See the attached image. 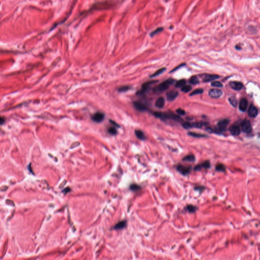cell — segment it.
<instances>
[{"mask_svg":"<svg viewBox=\"0 0 260 260\" xmlns=\"http://www.w3.org/2000/svg\"><path fill=\"white\" fill-rule=\"evenodd\" d=\"M157 82H158L157 81H148V82H147L143 84V85L142 86V88L140 90H139L138 94H139V95H142L144 94L146 91L147 90V89L149 88V86H150L151 84L154 83H156Z\"/></svg>","mask_w":260,"mask_h":260,"instance_id":"9","label":"cell"},{"mask_svg":"<svg viewBox=\"0 0 260 260\" xmlns=\"http://www.w3.org/2000/svg\"><path fill=\"white\" fill-rule=\"evenodd\" d=\"M189 82L190 84H193V85H196V84H197L199 83V81L196 76H194L190 79Z\"/></svg>","mask_w":260,"mask_h":260,"instance_id":"24","label":"cell"},{"mask_svg":"<svg viewBox=\"0 0 260 260\" xmlns=\"http://www.w3.org/2000/svg\"><path fill=\"white\" fill-rule=\"evenodd\" d=\"M176 112L177 113L179 114V115H184L185 114V112L184 110H183V109H181V108H178L176 110Z\"/></svg>","mask_w":260,"mask_h":260,"instance_id":"36","label":"cell"},{"mask_svg":"<svg viewBox=\"0 0 260 260\" xmlns=\"http://www.w3.org/2000/svg\"><path fill=\"white\" fill-rule=\"evenodd\" d=\"M108 133L112 135H115L117 134V131L115 128L110 127L108 130Z\"/></svg>","mask_w":260,"mask_h":260,"instance_id":"32","label":"cell"},{"mask_svg":"<svg viewBox=\"0 0 260 260\" xmlns=\"http://www.w3.org/2000/svg\"><path fill=\"white\" fill-rule=\"evenodd\" d=\"M110 122H111V123H112V124L114 126H116V127H119V125L117 124V123H116L115 121H113V120H110Z\"/></svg>","mask_w":260,"mask_h":260,"instance_id":"39","label":"cell"},{"mask_svg":"<svg viewBox=\"0 0 260 260\" xmlns=\"http://www.w3.org/2000/svg\"><path fill=\"white\" fill-rule=\"evenodd\" d=\"M130 88H131V87L129 86H123L119 89V92H125L126 91L129 90Z\"/></svg>","mask_w":260,"mask_h":260,"instance_id":"34","label":"cell"},{"mask_svg":"<svg viewBox=\"0 0 260 260\" xmlns=\"http://www.w3.org/2000/svg\"><path fill=\"white\" fill-rule=\"evenodd\" d=\"M242 131L246 133H249L252 130L251 122L249 120H244L241 123Z\"/></svg>","mask_w":260,"mask_h":260,"instance_id":"4","label":"cell"},{"mask_svg":"<svg viewBox=\"0 0 260 260\" xmlns=\"http://www.w3.org/2000/svg\"><path fill=\"white\" fill-rule=\"evenodd\" d=\"M166 70V69L165 68H162L159 69V70L156 71V72L155 73H154L153 74H152L151 76V77H156V76H158L159 75H160V74H162V73H163Z\"/></svg>","mask_w":260,"mask_h":260,"instance_id":"27","label":"cell"},{"mask_svg":"<svg viewBox=\"0 0 260 260\" xmlns=\"http://www.w3.org/2000/svg\"><path fill=\"white\" fill-rule=\"evenodd\" d=\"M183 127L184 129H190V128H193L192 123L189 122H187V121L184 122L183 123Z\"/></svg>","mask_w":260,"mask_h":260,"instance_id":"33","label":"cell"},{"mask_svg":"<svg viewBox=\"0 0 260 260\" xmlns=\"http://www.w3.org/2000/svg\"><path fill=\"white\" fill-rule=\"evenodd\" d=\"M258 110L257 108L253 105H251L248 110V114L250 118H255L258 115Z\"/></svg>","mask_w":260,"mask_h":260,"instance_id":"10","label":"cell"},{"mask_svg":"<svg viewBox=\"0 0 260 260\" xmlns=\"http://www.w3.org/2000/svg\"><path fill=\"white\" fill-rule=\"evenodd\" d=\"M248 105V102L245 99H242L239 103V109L242 111H245Z\"/></svg>","mask_w":260,"mask_h":260,"instance_id":"15","label":"cell"},{"mask_svg":"<svg viewBox=\"0 0 260 260\" xmlns=\"http://www.w3.org/2000/svg\"><path fill=\"white\" fill-rule=\"evenodd\" d=\"M185 65V64H181V65H179V66H178V67H177L176 68H175V69H174L173 70H172L171 71V72H174V71H176V70L178 69L179 68H180V67H181L182 66H184V65Z\"/></svg>","mask_w":260,"mask_h":260,"instance_id":"38","label":"cell"},{"mask_svg":"<svg viewBox=\"0 0 260 260\" xmlns=\"http://www.w3.org/2000/svg\"><path fill=\"white\" fill-rule=\"evenodd\" d=\"M198 208L193 205H188L185 207V210L190 213H194L197 211Z\"/></svg>","mask_w":260,"mask_h":260,"instance_id":"18","label":"cell"},{"mask_svg":"<svg viewBox=\"0 0 260 260\" xmlns=\"http://www.w3.org/2000/svg\"><path fill=\"white\" fill-rule=\"evenodd\" d=\"M229 85L232 89L235 90H240L243 87V84L238 81H231L230 82Z\"/></svg>","mask_w":260,"mask_h":260,"instance_id":"8","label":"cell"},{"mask_svg":"<svg viewBox=\"0 0 260 260\" xmlns=\"http://www.w3.org/2000/svg\"><path fill=\"white\" fill-rule=\"evenodd\" d=\"M223 95L222 91L219 89L213 88L209 90V95L212 98H218Z\"/></svg>","mask_w":260,"mask_h":260,"instance_id":"5","label":"cell"},{"mask_svg":"<svg viewBox=\"0 0 260 260\" xmlns=\"http://www.w3.org/2000/svg\"><path fill=\"white\" fill-rule=\"evenodd\" d=\"M134 106L135 108L140 111H145L147 110V107L139 102H135L134 103Z\"/></svg>","mask_w":260,"mask_h":260,"instance_id":"13","label":"cell"},{"mask_svg":"<svg viewBox=\"0 0 260 260\" xmlns=\"http://www.w3.org/2000/svg\"><path fill=\"white\" fill-rule=\"evenodd\" d=\"M188 135L190 136H192V137H196V138H203V137H207V136L205 135L199 134V133H196L195 132H189V133H188Z\"/></svg>","mask_w":260,"mask_h":260,"instance_id":"21","label":"cell"},{"mask_svg":"<svg viewBox=\"0 0 260 260\" xmlns=\"http://www.w3.org/2000/svg\"><path fill=\"white\" fill-rule=\"evenodd\" d=\"M174 80L172 79H167L166 81L162 82L159 85L154 88L153 91L155 93H162L164 91L168 89L170 86L174 82Z\"/></svg>","mask_w":260,"mask_h":260,"instance_id":"1","label":"cell"},{"mask_svg":"<svg viewBox=\"0 0 260 260\" xmlns=\"http://www.w3.org/2000/svg\"><path fill=\"white\" fill-rule=\"evenodd\" d=\"M195 157L193 154H189L185 156L183 159V160L184 162H194L195 161Z\"/></svg>","mask_w":260,"mask_h":260,"instance_id":"20","label":"cell"},{"mask_svg":"<svg viewBox=\"0 0 260 260\" xmlns=\"http://www.w3.org/2000/svg\"><path fill=\"white\" fill-rule=\"evenodd\" d=\"M192 124L193 127L196 128H201L206 125L205 123L203 122H193V123H192Z\"/></svg>","mask_w":260,"mask_h":260,"instance_id":"26","label":"cell"},{"mask_svg":"<svg viewBox=\"0 0 260 260\" xmlns=\"http://www.w3.org/2000/svg\"><path fill=\"white\" fill-rule=\"evenodd\" d=\"M192 87L190 86H184L182 87L181 90L184 93H188L192 90Z\"/></svg>","mask_w":260,"mask_h":260,"instance_id":"29","label":"cell"},{"mask_svg":"<svg viewBox=\"0 0 260 260\" xmlns=\"http://www.w3.org/2000/svg\"><path fill=\"white\" fill-rule=\"evenodd\" d=\"M135 134H136V137H137L140 140H144L146 138L144 133H143L142 131H140V130H136Z\"/></svg>","mask_w":260,"mask_h":260,"instance_id":"19","label":"cell"},{"mask_svg":"<svg viewBox=\"0 0 260 260\" xmlns=\"http://www.w3.org/2000/svg\"><path fill=\"white\" fill-rule=\"evenodd\" d=\"M229 101L231 103V104L234 106V107H236V105H237V100H236V98L235 97H231L229 99Z\"/></svg>","mask_w":260,"mask_h":260,"instance_id":"30","label":"cell"},{"mask_svg":"<svg viewBox=\"0 0 260 260\" xmlns=\"http://www.w3.org/2000/svg\"><path fill=\"white\" fill-rule=\"evenodd\" d=\"M130 189L132 191L136 192V191H140L141 189V187L137 184H134L130 186Z\"/></svg>","mask_w":260,"mask_h":260,"instance_id":"22","label":"cell"},{"mask_svg":"<svg viewBox=\"0 0 260 260\" xmlns=\"http://www.w3.org/2000/svg\"><path fill=\"white\" fill-rule=\"evenodd\" d=\"M216 169L217 171L225 172V171H226V167H225V166L224 164H221V163H219V164H217L216 165Z\"/></svg>","mask_w":260,"mask_h":260,"instance_id":"23","label":"cell"},{"mask_svg":"<svg viewBox=\"0 0 260 260\" xmlns=\"http://www.w3.org/2000/svg\"><path fill=\"white\" fill-rule=\"evenodd\" d=\"M203 92H204V90L202 88H199V89H195V90L193 91L192 93H191L190 94V96H195V95H196L201 94H202L203 93Z\"/></svg>","mask_w":260,"mask_h":260,"instance_id":"28","label":"cell"},{"mask_svg":"<svg viewBox=\"0 0 260 260\" xmlns=\"http://www.w3.org/2000/svg\"><path fill=\"white\" fill-rule=\"evenodd\" d=\"M195 189L196 190H197V191H202L204 189V186H197L195 188Z\"/></svg>","mask_w":260,"mask_h":260,"instance_id":"37","label":"cell"},{"mask_svg":"<svg viewBox=\"0 0 260 260\" xmlns=\"http://www.w3.org/2000/svg\"><path fill=\"white\" fill-rule=\"evenodd\" d=\"M210 163L209 161H206L201 164H200L195 166L194 170L195 171H200L202 169H209L210 168Z\"/></svg>","mask_w":260,"mask_h":260,"instance_id":"7","label":"cell"},{"mask_svg":"<svg viewBox=\"0 0 260 260\" xmlns=\"http://www.w3.org/2000/svg\"><path fill=\"white\" fill-rule=\"evenodd\" d=\"M162 30H163V28H158L157 30H155V31H154L153 32H152L151 33V36H153L155 35H156L157 34H158V32H162Z\"/></svg>","mask_w":260,"mask_h":260,"instance_id":"35","label":"cell"},{"mask_svg":"<svg viewBox=\"0 0 260 260\" xmlns=\"http://www.w3.org/2000/svg\"><path fill=\"white\" fill-rule=\"evenodd\" d=\"M104 118L105 115L102 112H98L92 116V119L96 122H101L104 120Z\"/></svg>","mask_w":260,"mask_h":260,"instance_id":"6","label":"cell"},{"mask_svg":"<svg viewBox=\"0 0 260 260\" xmlns=\"http://www.w3.org/2000/svg\"><path fill=\"white\" fill-rule=\"evenodd\" d=\"M211 86L213 87H223V85L222 84V83L219 82V81H214V82H212L211 84Z\"/></svg>","mask_w":260,"mask_h":260,"instance_id":"31","label":"cell"},{"mask_svg":"<svg viewBox=\"0 0 260 260\" xmlns=\"http://www.w3.org/2000/svg\"><path fill=\"white\" fill-rule=\"evenodd\" d=\"M177 170L183 175H187L189 174L192 170V167H186L181 164H178L176 167Z\"/></svg>","mask_w":260,"mask_h":260,"instance_id":"3","label":"cell"},{"mask_svg":"<svg viewBox=\"0 0 260 260\" xmlns=\"http://www.w3.org/2000/svg\"><path fill=\"white\" fill-rule=\"evenodd\" d=\"M186 82V80L185 79L180 80L176 82V84H175V87H176L177 88L182 87H183L184 86H185Z\"/></svg>","mask_w":260,"mask_h":260,"instance_id":"25","label":"cell"},{"mask_svg":"<svg viewBox=\"0 0 260 260\" xmlns=\"http://www.w3.org/2000/svg\"><path fill=\"white\" fill-rule=\"evenodd\" d=\"M127 225V221L126 220H123L120 221V222L117 223L113 227L114 229L115 230H121L122 229H124L126 227Z\"/></svg>","mask_w":260,"mask_h":260,"instance_id":"14","label":"cell"},{"mask_svg":"<svg viewBox=\"0 0 260 260\" xmlns=\"http://www.w3.org/2000/svg\"><path fill=\"white\" fill-rule=\"evenodd\" d=\"M178 95V92L176 90H171L167 93L166 97L168 101H172L176 98Z\"/></svg>","mask_w":260,"mask_h":260,"instance_id":"11","label":"cell"},{"mask_svg":"<svg viewBox=\"0 0 260 260\" xmlns=\"http://www.w3.org/2000/svg\"><path fill=\"white\" fill-rule=\"evenodd\" d=\"M219 76L217 75H207L205 76L204 78V81L209 82L218 78Z\"/></svg>","mask_w":260,"mask_h":260,"instance_id":"17","label":"cell"},{"mask_svg":"<svg viewBox=\"0 0 260 260\" xmlns=\"http://www.w3.org/2000/svg\"><path fill=\"white\" fill-rule=\"evenodd\" d=\"M155 106L159 108H162L165 105V99L163 97H160L155 102Z\"/></svg>","mask_w":260,"mask_h":260,"instance_id":"16","label":"cell"},{"mask_svg":"<svg viewBox=\"0 0 260 260\" xmlns=\"http://www.w3.org/2000/svg\"><path fill=\"white\" fill-rule=\"evenodd\" d=\"M230 122V120L228 119H224L220 120L217 124V126L214 129V132L217 133H222L226 131L227 126Z\"/></svg>","mask_w":260,"mask_h":260,"instance_id":"2","label":"cell"},{"mask_svg":"<svg viewBox=\"0 0 260 260\" xmlns=\"http://www.w3.org/2000/svg\"><path fill=\"white\" fill-rule=\"evenodd\" d=\"M4 121H5V119L3 118V117H2V118H1V124L3 125Z\"/></svg>","mask_w":260,"mask_h":260,"instance_id":"40","label":"cell"},{"mask_svg":"<svg viewBox=\"0 0 260 260\" xmlns=\"http://www.w3.org/2000/svg\"><path fill=\"white\" fill-rule=\"evenodd\" d=\"M229 131L234 136H238L240 134V129L239 126L233 125L229 128Z\"/></svg>","mask_w":260,"mask_h":260,"instance_id":"12","label":"cell"}]
</instances>
